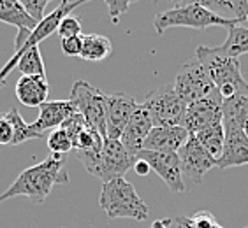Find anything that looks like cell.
<instances>
[{"instance_id":"obj_26","label":"cell","mask_w":248,"mask_h":228,"mask_svg":"<svg viewBox=\"0 0 248 228\" xmlns=\"http://www.w3.org/2000/svg\"><path fill=\"white\" fill-rule=\"evenodd\" d=\"M174 223L176 228H222L215 216L208 211H199L192 216H178Z\"/></svg>"},{"instance_id":"obj_33","label":"cell","mask_w":248,"mask_h":228,"mask_svg":"<svg viewBox=\"0 0 248 228\" xmlns=\"http://www.w3.org/2000/svg\"><path fill=\"white\" fill-rule=\"evenodd\" d=\"M13 142V125L7 116H0V146H11Z\"/></svg>"},{"instance_id":"obj_39","label":"cell","mask_w":248,"mask_h":228,"mask_svg":"<svg viewBox=\"0 0 248 228\" xmlns=\"http://www.w3.org/2000/svg\"><path fill=\"white\" fill-rule=\"evenodd\" d=\"M247 228H248V227H247Z\"/></svg>"},{"instance_id":"obj_23","label":"cell","mask_w":248,"mask_h":228,"mask_svg":"<svg viewBox=\"0 0 248 228\" xmlns=\"http://www.w3.org/2000/svg\"><path fill=\"white\" fill-rule=\"evenodd\" d=\"M229 33H227V39L225 43L220 46V49L224 53H227L229 57L238 58L241 55H247L248 53V25H234L231 27Z\"/></svg>"},{"instance_id":"obj_5","label":"cell","mask_w":248,"mask_h":228,"mask_svg":"<svg viewBox=\"0 0 248 228\" xmlns=\"http://www.w3.org/2000/svg\"><path fill=\"white\" fill-rule=\"evenodd\" d=\"M141 105L150 114L153 127H182L186 105L178 97L172 85L160 86L150 91Z\"/></svg>"},{"instance_id":"obj_10","label":"cell","mask_w":248,"mask_h":228,"mask_svg":"<svg viewBox=\"0 0 248 228\" xmlns=\"http://www.w3.org/2000/svg\"><path fill=\"white\" fill-rule=\"evenodd\" d=\"M178 158H180V169H182L185 188L186 185H199L206 172L217 167L215 158H211L204 151V147L197 142V139L192 135L178 151Z\"/></svg>"},{"instance_id":"obj_13","label":"cell","mask_w":248,"mask_h":228,"mask_svg":"<svg viewBox=\"0 0 248 228\" xmlns=\"http://www.w3.org/2000/svg\"><path fill=\"white\" fill-rule=\"evenodd\" d=\"M138 107V100L132 95L122 91L106 95V137L120 141L130 116L136 113Z\"/></svg>"},{"instance_id":"obj_1","label":"cell","mask_w":248,"mask_h":228,"mask_svg":"<svg viewBox=\"0 0 248 228\" xmlns=\"http://www.w3.org/2000/svg\"><path fill=\"white\" fill-rule=\"evenodd\" d=\"M69 174L65 171V157L51 155L37 165L25 169L13 185L0 195V202L15 197H29L32 202L43 204L46 197L51 193L55 185H65Z\"/></svg>"},{"instance_id":"obj_29","label":"cell","mask_w":248,"mask_h":228,"mask_svg":"<svg viewBox=\"0 0 248 228\" xmlns=\"http://www.w3.org/2000/svg\"><path fill=\"white\" fill-rule=\"evenodd\" d=\"M88 125H86V121H85V118H83L81 114L79 113H74L71 116V118H67L65 121L62 123V127L60 128H63L67 133H69V137H71V141L74 142V139L79 135V133L83 132V130L86 128Z\"/></svg>"},{"instance_id":"obj_3","label":"cell","mask_w":248,"mask_h":228,"mask_svg":"<svg viewBox=\"0 0 248 228\" xmlns=\"http://www.w3.org/2000/svg\"><path fill=\"white\" fill-rule=\"evenodd\" d=\"M99 205L109 219L129 218L144 221L148 218V205L125 177H116L102 185Z\"/></svg>"},{"instance_id":"obj_25","label":"cell","mask_w":248,"mask_h":228,"mask_svg":"<svg viewBox=\"0 0 248 228\" xmlns=\"http://www.w3.org/2000/svg\"><path fill=\"white\" fill-rule=\"evenodd\" d=\"M5 116H7V119L13 125V142H11V146L23 144L27 141H30V139H43L41 133H37L33 130L32 125L25 123L21 114H19V111L16 107H11L9 113H5Z\"/></svg>"},{"instance_id":"obj_27","label":"cell","mask_w":248,"mask_h":228,"mask_svg":"<svg viewBox=\"0 0 248 228\" xmlns=\"http://www.w3.org/2000/svg\"><path fill=\"white\" fill-rule=\"evenodd\" d=\"M48 147L53 155H62V157H65L67 153H71L72 149H74L69 133H67L63 128H55L49 132Z\"/></svg>"},{"instance_id":"obj_24","label":"cell","mask_w":248,"mask_h":228,"mask_svg":"<svg viewBox=\"0 0 248 228\" xmlns=\"http://www.w3.org/2000/svg\"><path fill=\"white\" fill-rule=\"evenodd\" d=\"M18 71L21 72V76L29 77H46V69H44L43 57H41V49L39 46H32L25 53H21L18 63Z\"/></svg>"},{"instance_id":"obj_15","label":"cell","mask_w":248,"mask_h":228,"mask_svg":"<svg viewBox=\"0 0 248 228\" xmlns=\"http://www.w3.org/2000/svg\"><path fill=\"white\" fill-rule=\"evenodd\" d=\"M190 133L183 127H153L141 149L157 153H178L188 141Z\"/></svg>"},{"instance_id":"obj_22","label":"cell","mask_w":248,"mask_h":228,"mask_svg":"<svg viewBox=\"0 0 248 228\" xmlns=\"http://www.w3.org/2000/svg\"><path fill=\"white\" fill-rule=\"evenodd\" d=\"M192 137H196L197 142L204 147V151L218 162V158L222 157V151H224V141H225L224 125L217 123L213 127H208V128L201 130V132H197Z\"/></svg>"},{"instance_id":"obj_37","label":"cell","mask_w":248,"mask_h":228,"mask_svg":"<svg viewBox=\"0 0 248 228\" xmlns=\"http://www.w3.org/2000/svg\"><path fill=\"white\" fill-rule=\"evenodd\" d=\"M2 86H4V83H0V88H2Z\"/></svg>"},{"instance_id":"obj_34","label":"cell","mask_w":248,"mask_h":228,"mask_svg":"<svg viewBox=\"0 0 248 228\" xmlns=\"http://www.w3.org/2000/svg\"><path fill=\"white\" fill-rule=\"evenodd\" d=\"M132 169L136 174H139V176H146V174L150 172V165L146 162H143V160H136Z\"/></svg>"},{"instance_id":"obj_28","label":"cell","mask_w":248,"mask_h":228,"mask_svg":"<svg viewBox=\"0 0 248 228\" xmlns=\"http://www.w3.org/2000/svg\"><path fill=\"white\" fill-rule=\"evenodd\" d=\"M58 37L60 39H69V37H79V35H83L81 33V21L76 18V16H65V18L60 21V25H58Z\"/></svg>"},{"instance_id":"obj_6","label":"cell","mask_w":248,"mask_h":228,"mask_svg":"<svg viewBox=\"0 0 248 228\" xmlns=\"http://www.w3.org/2000/svg\"><path fill=\"white\" fill-rule=\"evenodd\" d=\"M78 113L85 118L92 130L106 137V93L86 81H76L72 85L71 99Z\"/></svg>"},{"instance_id":"obj_31","label":"cell","mask_w":248,"mask_h":228,"mask_svg":"<svg viewBox=\"0 0 248 228\" xmlns=\"http://www.w3.org/2000/svg\"><path fill=\"white\" fill-rule=\"evenodd\" d=\"M62 41V51L67 57H81L83 49V35L79 37H69V39H60Z\"/></svg>"},{"instance_id":"obj_32","label":"cell","mask_w":248,"mask_h":228,"mask_svg":"<svg viewBox=\"0 0 248 228\" xmlns=\"http://www.w3.org/2000/svg\"><path fill=\"white\" fill-rule=\"evenodd\" d=\"M106 5H108V9H109L111 21L116 25L120 21V16L129 9L130 2H125V0H106Z\"/></svg>"},{"instance_id":"obj_17","label":"cell","mask_w":248,"mask_h":228,"mask_svg":"<svg viewBox=\"0 0 248 228\" xmlns=\"http://www.w3.org/2000/svg\"><path fill=\"white\" fill-rule=\"evenodd\" d=\"M152 128H153V123H152L150 114L144 111L143 105L139 104V107L136 109V113L130 116L129 123H127L124 133H122L120 142L124 144L125 149L136 158V155L141 151L143 142L146 141V137H148V133L152 132Z\"/></svg>"},{"instance_id":"obj_35","label":"cell","mask_w":248,"mask_h":228,"mask_svg":"<svg viewBox=\"0 0 248 228\" xmlns=\"http://www.w3.org/2000/svg\"><path fill=\"white\" fill-rule=\"evenodd\" d=\"M169 223H171L169 219H164V221H155L152 228H167V227H169Z\"/></svg>"},{"instance_id":"obj_9","label":"cell","mask_w":248,"mask_h":228,"mask_svg":"<svg viewBox=\"0 0 248 228\" xmlns=\"http://www.w3.org/2000/svg\"><path fill=\"white\" fill-rule=\"evenodd\" d=\"M81 4H83V0H79V2H65V0H63V2L58 4V7L53 11V13H49L48 16H44L43 21L37 23L35 30L30 33V37L27 39V43L23 44V48L19 49V51H15V55L11 57V60L5 63L4 69L0 71V83H5V79H7V76L11 74V71H15L16 63H18L19 57H21V53H25L27 49L32 48V46H39L44 39H48L53 32H57L60 21H62L65 16L71 14L72 11L76 9V7H79Z\"/></svg>"},{"instance_id":"obj_18","label":"cell","mask_w":248,"mask_h":228,"mask_svg":"<svg viewBox=\"0 0 248 228\" xmlns=\"http://www.w3.org/2000/svg\"><path fill=\"white\" fill-rule=\"evenodd\" d=\"M16 99L27 107H41L48 102L49 85L46 77H29L21 76L16 81Z\"/></svg>"},{"instance_id":"obj_12","label":"cell","mask_w":248,"mask_h":228,"mask_svg":"<svg viewBox=\"0 0 248 228\" xmlns=\"http://www.w3.org/2000/svg\"><path fill=\"white\" fill-rule=\"evenodd\" d=\"M136 160H143L150 165V171H153L157 176L162 177V181L169 186V190L174 193L186 191L183 183L182 169H180V158L178 153H157V151H141L136 155Z\"/></svg>"},{"instance_id":"obj_19","label":"cell","mask_w":248,"mask_h":228,"mask_svg":"<svg viewBox=\"0 0 248 228\" xmlns=\"http://www.w3.org/2000/svg\"><path fill=\"white\" fill-rule=\"evenodd\" d=\"M204 9L232 25H241L248 18V0H199Z\"/></svg>"},{"instance_id":"obj_4","label":"cell","mask_w":248,"mask_h":228,"mask_svg":"<svg viewBox=\"0 0 248 228\" xmlns=\"http://www.w3.org/2000/svg\"><path fill=\"white\" fill-rule=\"evenodd\" d=\"M153 27L158 35H162L166 30L174 27H188V28H208V27H234L232 23L225 21L213 14L211 11L204 9L199 2H176L174 7L164 13H158L153 19Z\"/></svg>"},{"instance_id":"obj_30","label":"cell","mask_w":248,"mask_h":228,"mask_svg":"<svg viewBox=\"0 0 248 228\" xmlns=\"http://www.w3.org/2000/svg\"><path fill=\"white\" fill-rule=\"evenodd\" d=\"M21 4H23L25 11L30 14V18H32L33 21L41 23L44 19V9H46V5L49 4V0H23Z\"/></svg>"},{"instance_id":"obj_8","label":"cell","mask_w":248,"mask_h":228,"mask_svg":"<svg viewBox=\"0 0 248 228\" xmlns=\"http://www.w3.org/2000/svg\"><path fill=\"white\" fill-rule=\"evenodd\" d=\"M136 163V158L130 155L125 146L118 139H108L104 141V147L97 158L95 165L90 171L95 177L102 181V185L116 177H125V174L130 171Z\"/></svg>"},{"instance_id":"obj_36","label":"cell","mask_w":248,"mask_h":228,"mask_svg":"<svg viewBox=\"0 0 248 228\" xmlns=\"http://www.w3.org/2000/svg\"><path fill=\"white\" fill-rule=\"evenodd\" d=\"M245 132H247V135H248V121H247V125H245Z\"/></svg>"},{"instance_id":"obj_21","label":"cell","mask_w":248,"mask_h":228,"mask_svg":"<svg viewBox=\"0 0 248 228\" xmlns=\"http://www.w3.org/2000/svg\"><path fill=\"white\" fill-rule=\"evenodd\" d=\"M113 53V44L106 35L100 33H88L83 35L81 57L86 62H102Z\"/></svg>"},{"instance_id":"obj_11","label":"cell","mask_w":248,"mask_h":228,"mask_svg":"<svg viewBox=\"0 0 248 228\" xmlns=\"http://www.w3.org/2000/svg\"><path fill=\"white\" fill-rule=\"evenodd\" d=\"M217 123H222V97L218 91L186 105L182 127L190 135H196L197 132Z\"/></svg>"},{"instance_id":"obj_14","label":"cell","mask_w":248,"mask_h":228,"mask_svg":"<svg viewBox=\"0 0 248 228\" xmlns=\"http://www.w3.org/2000/svg\"><path fill=\"white\" fill-rule=\"evenodd\" d=\"M225 141L222 157L217 162V169H232L248 165V135L239 127H224Z\"/></svg>"},{"instance_id":"obj_2","label":"cell","mask_w":248,"mask_h":228,"mask_svg":"<svg viewBox=\"0 0 248 228\" xmlns=\"http://www.w3.org/2000/svg\"><path fill=\"white\" fill-rule=\"evenodd\" d=\"M196 60L204 67L208 76L211 77L213 85L217 86L222 100L229 99L239 90L247 88L248 83L243 79L241 65L238 58L229 57L218 48H206L199 46L196 49Z\"/></svg>"},{"instance_id":"obj_20","label":"cell","mask_w":248,"mask_h":228,"mask_svg":"<svg viewBox=\"0 0 248 228\" xmlns=\"http://www.w3.org/2000/svg\"><path fill=\"white\" fill-rule=\"evenodd\" d=\"M0 21L13 25L18 30H29V32H33L37 27V21L30 18L23 4L18 0H0Z\"/></svg>"},{"instance_id":"obj_38","label":"cell","mask_w":248,"mask_h":228,"mask_svg":"<svg viewBox=\"0 0 248 228\" xmlns=\"http://www.w3.org/2000/svg\"><path fill=\"white\" fill-rule=\"evenodd\" d=\"M245 25H248V18H247V21H245Z\"/></svg>"},{"instance_id":"obj_7","label":"cell","mask_w":248,"mask_h":228,"mask_svg":"<svg viewBox=\"0 0 248 228\" xmlns=\"http://www.w3.org/2000/svg\"><path fill=\"white\" fill-rule=\"evenodd\" d=\"M172 86H174L178 97L185 102V105L197 102L201 99H206V97L213 95L215 91H218L211 81V77L208 76L206 69L197 60H192L180 69L176 81Z\"/></svg>"},{"instance_id":"obj_16","label":"cell","mask_w":248,"mask_h":228,"mask_svg":"<svg viewBox=\"0 0 248 228\" xmlns=\"http://www.w3.org/2000/svg\"><path fill=\"white\" fill-rule=\"evenodd\" d=\"M74 113H78V109L71 100H48L39 107V116L32 127L37 133L44 135L48 130L60 128L63 121Z\"/></svg>"}]
</instances>
